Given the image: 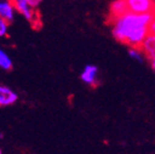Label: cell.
Segmentation results:
<instances>
[{
	"instance_id": "cell-5",
	"label": "cell",
	"mask_w": 155,
	"mask_h": 154,
	"mask_svg": "<svg viewBox=\"0 0 155 154\" xmlns=\"http://www.w3.org/2000/svg\"><path fill=\"white\" fill-rule=\"evenodd\" d=\"M139 48L145 57L150 60H155V35L149 32Z\"/></svg>"
},
{
	"instance_id": "cell-6",
	"label": "cell",
	"mask_w": 155,
	"mask_h": 154,
	"mask_svg": "<svg viewBox=\"0 0 155 154\" xmlns=\"http://www.w3.org/2000/svg\"><path fill=\"white\" fill-rule=\"evenodd\" d=\"M81 80L87 85H96L98 82V68L95 65H86L81 72Z\"/></svg>"
},
{
	"instance_id": "cell-15",
	"label": "cell",
	"mask_w": 155,
	"mask_h": 154,
	"mask_svg": "<svg viewBox=\"0 0 155 154\" xmlns=\"http://www.w3.org/2000/svg\"><path fill=\"white\" fill-rule=\"evenodd\" d=\"M2 153V150H1V148H0V154Z\"/></svg>"
},
{
	"instance_id": "cell-13",
	"label": "cell",
	"mask_w": 155,
	"mask_h": 154,
	"mask_svg": "<svg viewBox=\"0 0 155 154\" xmlns=\"http://www.w3.org/2000/svg\"><path fill=\"white\" fill-rule=\"evenodd\" d=\"M42 1H43V0H28V2L30 3V5H31L32 7L35 8V9H37L39 5H41Z\"/></svg>"
},
{
	"instance_id": "cell-3",
	"label": "cell",
	"mask_w": 155,
	"mask_h": 154,
	"mask_svg": "<svg viewBox=\"0 0 155 154\" xmlns=\"http://www.w3.org/2000/svg\"><path fill=\"white\" fill-rule=\"evenodd\" d=\"M128 10L134 13H152L155 15L154 0H125Z\"/></svg>"
},
{
	"instance_id": "cell-9",
	"label": "cell",
	"mask_w": 155,
	"mask_h": 154,
	"mask_svg": "<svg viewBox=\"0 0 155 154\" xmlns=\"http://www.w3.org/2000/svg\"><path fill=\"white\" fill-rule=\"evenodd\" d=\"M13 67L12 59L8 55V53L5 51L0 49V69L5 70V71H9Z\"/></svg>"
},
{
	"instance_id": "cell-12",
	"label": "cell",
	"mask_w": 155,
	"mask_h": 154,
	"mask_svg": "<svg viewBox=\"0 0 155 154\" xmlns=\"http://www.w3.org/2000/svg\"><path fill=\"white\" fill-rule=\"evenodd\" d=\"M149 32L155 35V15L153 16L152 21H151L150 24H149Z\"/></svg>"
},
{
	"instance_id": "cell-7",
	"label": "cell",
	"mask_w": 155,
	"mask_h": 154,
	"mask_svg": "<svg viewBox=\"0 0 155 154\" xmlns=\"http://www.w3.org/2000/svg\"><path fill=\"white\" fill-rule=\"evenodd\" d=\"M16 16V11L13 5L12 0H0V17L11 23Z\"/></svg>"
},
{
	"instance_id": "cell-14",
	"label": "cell",
	"mask_w": 155,
	"mask_h": 154,
	"mask_svg": "<svg viewBox=\"0 0 155 154\" xmlns=\"http://www.w3.org/2000/svg\"><path fill=\"white\" fill-rule=\"evenodd\" d=\"M151 66H152V69L155 71V60H151Z\"/></svg>"
},
{
	"instance_id": "cell-10",
	"label": "cell",
	"mask_w": 155,
	"mask_h": 154,
	"mask_svg": "<svg viewBox=\"0 0 155 154\" xmlns=\"http://www.w3.org/2000/svg\"><path fill=\"white\" fill-rule=\"evenodd\" d=\"M128 55L130 58L137 60V62H140L142 63L143 62V53L142 51L140 50V48H137V46H131L128 50Z\"/></svg>"
},
{
	"instance_id": "cell-8",
	"label": "cell",
	"mask_w": 155,
	"mask_h": 154,
	"mask_svg": "<svg viewBox=\"0 0 155 154\" xmlns=\"http://www.w3.org/2000/svg\"><path fill=\"white\" fill-rule=\"evenodd\" d=\"M128 11V7L126 5L125 0H114L110 5V18L121 16Z\"/></svg>"
},
{
	"instance_id": "cell-4",
	"label": "cell",
	"mask_w": 155,
	"mask_h": 154,
	"mask_svg": "<svg viewBox=\"0 0 155 154\" xmlns=\"http://www.w3.org/2000/svg\"><path fill=\"white\" fill-rule=\"evenodd\" d=\"M18 100V95L7 85L0 84V107H9Z\"/></svg>"
},
{
	"instance_id": "cell-2",
	"label": "cell",
	"mask_w": 155,
	"mask_h": 154,
	"mask_svg": "<svg viewBox=\"0 0 155 154\" xmlns=\"http://www.w3.org/2000/svg\"><path fill=\"white\" fill-rule=\"evenodd\" d=\"M12 2L16 13L21 14L28 22L37 24L39 21L38 13L36 12V9L28 2V0H12Z\"/></svg>"
},
{
	"instance_id": "cell-1",
	"label": "cell",
	"mask_w": 155,
	"mask_h": 154,
	"mask_svg": "<svg viewBox=\"0 0 155 154\" xmlns=\"http://www.w3.org/2000/svg\"><path fill=\"white\" fill-rule=\"evenodd\" d=\"M154 14L152 13L126 12L121 16L110 18L112 35L117 41L130 46L139 48L149 34V24Z\"/></svg>"
},
{
	"instance_id": "cell-11",
	"label": "cell",
	"mask_w": 155,
	"mask_h": 154,
	"mask_svg": "<svg viewBox=\"0 0 155 154\" xmlns=\"http://www.w3.org/2000/svg\"><path fill=\"white\" fill-rule=\"evenodd\" d=\"M9 24L7 21L0 17V38H5L9 32Z\"/></svg>"
}]
</instances>
